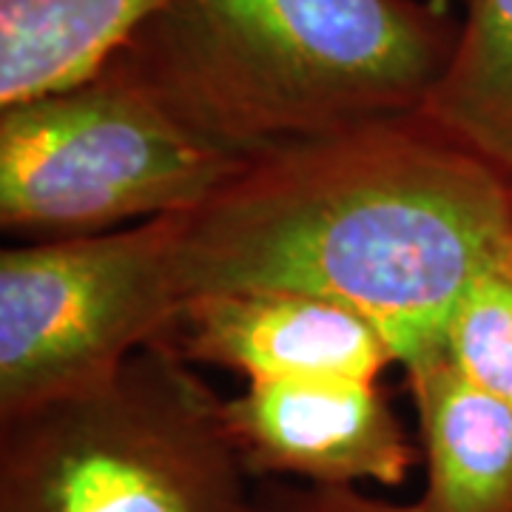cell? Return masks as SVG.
Instances as JSON below:
<instances>
[{
  "mask_svg": "<svg viewBox=\"0 0 512 512\" xmlns=\"http://www.w3.org/2000/svg\"><path fill=\"white\" fill-rule=\"evenodd\" d=\"M512 245V180L421 114L285 143L177 214L185 299L285 291L365 316L404 373L444 356L458 299Z\"/></svg>",
  "mask_w": 512,
  "mask_h": 512,
  "instance_id": "6da1fadb",
  "label": "cell"
},
{
  "mask_svg": "<svg viewBox=\"0 0 512 512\" xmlns=\"http://www.w3.org/2000/svg\"><path fill=\"white\" fill-rule=\"evenodd\" d=\"M458 26L421 0H165L109 66L202 143L251 160L421 114Z\"/></svg>",
  "mask_w": 512,
  "mask_h": 512,
  "instance_id": "7a4b0ae2",
  "label": "cell"
},
{
  "mask_svg": "<svg viewBox=\"0 0 512 512\" xmlns=\"http://www.w3.org/2000/svg\"><path fill=\"white\" fill-rule=\"evenodd\" d=\"M222 407L154 342L109 382L0 421V512H248Z\"/></svg>",
  "mask_w": 512,
  "mask_h": 512,
  "instance_id": "3957f363",
  "label": "cell"
},
{
  "mask_svg": "<svg viewBox=\"0 0 512 512\" xmlns=\"http://www.w3.org/2000/svg\"><path fill=\"white\" fill-rule=\"evenodd\" d=\"M242 163L109 66L89 83L0 109V228L43 242L177 217Z\"/></svg>",
  "mask_w": 512,
  "mask_h": 512,
  "instance_id": "277c9868",
  "label": "cell"
},
{
  "mask_svg": "<svg viewBox=\"0 0 512 512\" xmlns=\"http://www.w3.org/2000/svg\"><path fill=\"white\" fill-rule=\"evenodd\" d=\"M177 217L0 251V421L86 393L171 333Z\"/></svg>",
  "mask_w": 512,
  "mask_h": 512,
  "instance_id": "5b68a950",
  "label": "cell"
},
{
  "mask_svg": "<svg viewBox=\"0 0 512 512\" xmlns=\"http://www.w3.org/2000/svg\"><path fill=\"white\" fill-rule=\"evenodd\" d=\"M225 427L251 478L319 487H402L419 450L379 382L299 379L245 384Z\"/></svg>",
  "mask_w": 512,
  "mask_h": 512,
  "instance_id": "8992f818",
  "label": "cell"
},
{
  "mask_svg": "<svg viewBox=\"0 0 512 512\" xmlns=\"http://www.w3.org/2000/svg\"><path fill=\"white\" fill-rule=\"evenodd\" d=\"M191 365L231 370L245 384L299 379L379 382L396 356L365 316L285 291L205 293L185 299L165 336Z\"/></svg>",
  "mask_w": 512,
  "mask_h": 512,
  "instance_id": "52a82bcc",
  "label": "cell"
},
{
  "mask_svg": "<svg viewBox=\"0 0 512 512\" xmlns=\"http://www.w3.org/2000/svg\"><path fill=\"white\" fill-rule=\"evenodd\" d=\"M419 413L421 512H512V407L439 356L404 373Z\"/></svg>",
  "mask_w": 512,
  "mask_h": 512,
  "instance_id": "ba28073f",
  "label": "cell"
},
{
  "mask_svg": "<svg viewBox=\"0 0 512 512\" xmlns=\"http://www.w3.org/2000/svg\"><path fill=\"white\" fill-rule=\"evenodd\" d=\"M165 0H0V109L89 83Z\"/></svg>",
  "mask_w": 512,
  "mask_h": 512,
  "instance_id": "9c48e42d",
  "label": "cell"
},
{
  "mask_svg": "<svg viewBox=\"0 0 512 512\" xmlns=\"http://www.w3.org/2000/svg\"><path fill=\"white\" fill-rule=\"evenodd\" d=\"M421 117L512 180V0H467L456 52Z\"/></svg>",
  "mask_w": 512,
  "mask_h": 512,
  "instance_id": "30bf717a",
  "label": "cell"
},
{
  "mask_svg": "<svg viewBox=\"0 0 512 512\" xmlns=\"http://www.w3.org/2000/svg\"><path fill=\"white\" fill-rule=\"evenodd\" d=\"M447 362L512 407V245L470 282L444 333Z\"/></svg>",
  "mask_w": 512,
  "mask_h": 512,
  "instance_id": "8fae6325",
  "label": "cell"
},
{
  "mask_svg": "<svg viewBox=\"0 0 512 512\" xmlns=\"http://www.w3.org/2000/svg\"><path fill=\"white\" fill-rule=\"evenodd\" d=\"M248 512H421L413 504L387 501L362 487H319V484H285L282 478H262L254 487Z\"/></svg>",
  "mask_w": 512,
  "mask_h": 512,
  "instance_id": "7c38bea8",
  "label": "cell"
}]
</instances>
